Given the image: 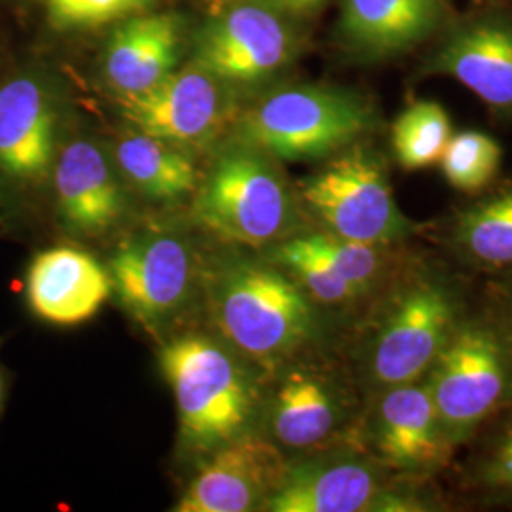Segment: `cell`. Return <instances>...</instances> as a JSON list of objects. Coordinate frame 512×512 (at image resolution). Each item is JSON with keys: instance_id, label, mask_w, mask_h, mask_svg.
Returning <instances> with one entry per match:
<instances>
[{"instance_id": "6da1fadb", "label": "cell", "mask_w": 512, "mask_h": 512, "mask_svg": "<svg viewBox=\"0 0 512 512\" xmlns=\"http://www.w3.org/2000/svg\"><path fill=\"white\" fill-rule=\"evenodd\" d=\"M202 291L217 336L262 372L274 374L321 336L319 306L266 256L213 260Z\"/></svg>"}, {"instance_id": "7a4b0ae2", "label": "cell", "mask_w": 512, "mask_h": 512, "mask_svg": "<svg viewBox=\"0 0 512 512\" xmlns=\"http://www.w3.org/2000/svg\"><path fill=\"white\" fill-rule=\"evenodd\" d=\"M158 359L186 450L205 456L255 431L262 406L256 372L222 338L188 330L169 338Z\"/></svg>"}, {"instance_id": "3957f363", "label": "cell", "mask_w": 512, "mask_h": 512, "mask_svg": "<svg viewBox=\"0 0 512 512\" xmlns=\"http://www.w3.org/2000/svg\"><path fill=\"white\" fill-rule=\"evenodd\" d=\"M461 296L444 275L401 279L372 315L357 348V372L370 395L427 376L463 317Z\"/></svg>"}, {"instance_id": "277c9868", "label": "cell", "mask_w": 512, "mask_h": 512, "mask_svg": "<svg viewBox=\"0 0 512 512\" xmlns=\"http://www.w3.org/2000/svg\"><path fill=\"white\" fill-rule=\"evenodd\" d=\"M192 220L226 245L268 251L298 234L302 211L277 160L238 141L220 154L198 184Z\"/></svg>"}, {"instance_id": "5b68a950", "label": "cell", "mask_w": 512, "mask_h": 512, "mask_svg": "<svg viewBox=\"0 0 512 512\" xmlns=\"http://www.w3.org/2000/svg\"><path fill=\"white\" fill-rule=\"evenodd\" d=\"M378 126L359 93L330 86H289L268 93L241 114L238 141L283 162L323 160Z\"/></svg>"}, {"instance_id": "8992f818", "label": "cell", "mask_w": 512, "mask_h": 512, "mask_svg": "<svg viewBox=\"0 0 512 512\" xmlns=\"http://www.w3.org/2000/svg\"><path fill=\"white\" fill-rule=\"evenodd\" d=\"M296 200L317 230L349 241L395 247L420 232L395 200L384 158L361 143L304 177Z\"/></svg>"}, {"instance_id": "52a82bcc", "label": "cell", "mask_w": 512, "mask_h": 512, "mask_svg": "<svg viewBox=\"0 0 512 512\" xmlns=\"http://www.w3.org/2000/svg\"><path fill=\"white\" fill-rule=\"evenodd\" d=\"M105 266L122 308L152 334L171 329L202 291V258L179 222L139 226L118 241Z\"/></svg>"}, {"instance_id": "ba28073f", "label": "cell", "mask_w": 512, "mask_h": 512, "mask_svg": "<svg viewBox=\"0 0 512 512\" xmlns=\"http://www.w3.org/2000/svg\"><path fill=\"white\" fill-rule=\"evenodd\" d=\"M440 427L465 444L512 399V359L490 317H461L425 376Z\"/></svg>"}, {"instance_id": "9c48e42d", "label": "cell", "mask_w": 512, "mask_h": 512, "mask_svg": "<svg viewBox=\"0 0 512 512\" xmlns=\"http://www.w3.org/2000/svg\"><path fill=\"white\" fill-rule=\"evenodd\" d=\"M262 397L260 435L279 450L308 454L336 446L355 421V395L340 370L293 359L274 372Z\"/></svg>"}, {"instance_id": "30bf717a", "label": "cell", "mask_w": 512, "mask_h": 512, "mask_svg": "<svg viewBox=\"0 0 512 512\" xmlns=\"http://www.w3.org/2000/svg\"><path fill=\"white\" fill-rule=\"evenodd\" d=\"M61 105L37 74L0 86V203L31 202L50 181L61 150Z\"/></svg>"}, {"instance_id": "8fae6325", "label": "cell", "mask_w": 512, "mask_h": 512, "mask_svg": "<svg viewBox=\"0 0 512 512\" xmlns=\"http://www.w3.org/2000/svg\"><path fill=\"white\" fill-rule=\"evenodd\" d=\"M116 103L129 128L186 152L209 145L234 110L226 82L196 63L175 69L147 92L118 95Z\"/></svg>"}, {"instance_id": "7c38bea8", "label": "cell", "mask_w": 512, "mask_h": 512, "mask_svg": "<svg viewBox=\"0 0 512 512\" xmlns=\"http://www.w3.org/2000/svg\"><path fill=\"white\" fill-rule=\"evenodd\" d=\"M387 467L370 452L329 446L289 461L262 511H372L387 488Z\"/></svg>"}, {"instance_id": "4fadbf2b", "label": "cell", "mask_w": 512, "mask_h": 512, "mask_svg": "<svg viewBox=\"0 0 512 512\" xmlns=\"http://www.w3.org/2000/svg\"><path fill=\"white\" fill-rule=\"evenodd\" d=\"M361 433L366 452L403 476L437 473L454 448L425 378L374 393Z\"/></svg>"}, {"instance_id": "5bb4252c", "label": "cell", "mask_w": 512, "mask_h": 512, "mask_svg": "<svg viewBox=\"0 0 512 512\" xmlns=\"http://www.w3.org/2000/svg\"><path fill=\"white\" fill-rule=\"evenodd\" d=\"M296 55L293 27L274 8L239 4L211 21L196 46V65L226 84H255Z\"/></svg>"}, {"instance_id": "9a60e30c", "label": "cell", "mask_w": 512, "mask_h": 512, "mask_svg": "<svg viewBox=\"0 0 512 512\" xmlns=\"http://www.w3.org/2000/svg\"><path fill=\"white\" fill-rule=\"evenodd\" d=\"M287 463L274 442L258 431H249L205 454L175 511H262Z\"/></svg>"}, {"instance_id": "2e32d148", "label": "cell", "mask_w": 512, "mask_h": 512, "mask_svg": "<svg viewBox=\"0 0 512 512\" xmlns=\"http://www.w3.org/2000/svg\"><path fill=\"white\" fill-rule=\"evenodd\" d=\"M50 184L57 222L71 236L103 238L128 217V184L92 139L78 137L61 145Z\"/></svg>"}, {"instance_id": "e0dca14e", "label": "cell", "mask_w": 512, "mask_h": 512, "mask_svg": "<svg viewBox=\"0 0 512 512\" xmlns=\"http://www.w3.org/2000/svg\"><path fill=\"white\" fill-rule=\"evenodd\" d=\"M421 73L448 76L497 114L512 120V19L488 14L450 29Z\"/></svg>"}, {"instance_id": "ac0fdd59", "label": "cell", "mask_w": 512, "mask_h": 512, "mask_svg": "<svg viewBox=\"0 0 512 512\" xmlns=\"http://www.w3.org/2000/svg\"><path fill=\"white\" fill-rule=\"evenodd\" d=\"M112 296L109 270L95 256L71 245L40 251L25 277V298L40 321L76 327L93 319Z\"/></svg>"}, {"instance_id": "d6986e66", "label": "cell", "mask_w": 512, "mask_h": 512, "mask_svg": "<svg viewBox=\"0 0 512 512\" xmlns=\"http://www.w3.org/2000/svg\"><path fill=\"white\" fill-rule=\"evenodd\" d=\"M444 14V0H344L340 35L355 54L391 57L431 37Z\"/></svg>"}, {"instance_id": "ffe728a7", "label": "cell", "mask_w": 512, "mask_h": 512, "mask_svg": "<svg viewBox=\"0 0 512 512\" xmlns=\"http://www.w3.org/2000/svg\"><path fill=\"white\" fill-rule=\"evenodd\" d=\"M181 55L177 19L167 14L133 18L110 35L103 71L118 95L147 92L173 73Z\"/></svg>"}, {"instance_id": "44dd1931", "label": "cell", "mask_w": 512, "mask_h": 512, "mask_svg": "<svg viewBox=\"0 0 512 512\" xmlns=\"http://www.w3.org/2000/svg\"><path fill=\"white\" fill-rule=\"evenodd\" d=\"M112 160L124 183L148 202H181L200 184L198 167L186 150L139 129L120 135Z\"/></svg>"}, {"instance_id": "7402d4cb", "label": "cell", "mask_w": 512, "mask_h": 512, "mask_svg": "<svg viewBox=\"0 0 512 512\" xmlns=\"http://www.w3.org/2000/svg\"><path fill=\"white\" fill-rule=\"evenodd\" d=\"M450 243L471 266L512 272V184L456 213Z\"/></svg>"}, {"instance_id": "603a6c76", "label": "cell", "mask_w": 512, "mask_h": 512, "mask_svg": "<svg viewBox=\"0 0 512 512\" xmlns=\"http://www.w3.org/2000/svg\"><path fill=\"white\" fill-rule=\"evenodd\" d=\"M266 258L293 277L319 308H349L365 300L344 277L336 274L319 255L304 232L279 241L266 251Z\"/></svg>"}, {"instance_id": "cb8c5ba5", "label": "cell", "mask_w": 512, "mask_h": 512, "mask_svg": "<svg viewBox=\"0 0 512 512\" xmlns=\"http://www.w3.org/2000/svg\"><path fill=\"white\" fill-rule=\"evenodd\" d=\"M452 120L437 101H416L395 118L391 148L397 164L406 171H420L439 164L452 137Z\"/></svg>"}, {"instance_id": "d4e9b609", "label": "cell", "mask_w": 512, "mask_h": 512, "mask_svg": "<svg viewBox=\"0 0 512 512\" xmlns=\"http://www.w3.org/2000/svg\"><path fill=\"white\" fill-rule=\"evenodd\" d=\"M311 247L329 262L330 268L351 283L365 298L378 293L391 277V247L359 243L327 232H304Z\"/></svg>"}, {"instance_id": "484cf974", "label": "cell", "mask_w": 512, "mask_h": 512, "mask_svg": "<svg viewBox=\"0 0 512 512\" xmlns=\"http://www.w3.org/2000/svg\"><path fill=\"white\" fill-rule=\"evenodd\" d=\"M503 150L484 131H461L450 137L440 158L444 179L463 194H480L499 175Z\"/></svg>"}, {"instance_id": "4316f807", "label": "cell", "mask_w": 512, "mask_h": 512, "mask_svg": "<svg viewBox=\"0 0 512 512\" xmlns=\"http://www.w3.org/2000/svg\"><path fill=\"white\" fill-rule=\"evenodd\" d=\"M473 482L488 494L512 497V420L476 459Z\"/></svg>"}, {"instance_id": "83f0119b", "label": "cell", "mask_w": 512, "mask_h": 512, "mask_svg": "<svg viewBox=\"0 0 512 512\" xmlns=\"http://www.w3.org/2000/svg\"><path fill=\"white\" fill-rule=\"evenodd\" d=\"M145 0H48L52 16L61 23H101L126 14Z\"/></svg>"}, {"instance_id": "f1b7e54d", "label": "cell", "mask_w": 512, "mask_h": 512, "mask_svg": "<svg viewBox=\"0 0 512 512\" xmlns=\"http://www.w3.org/2000/svg\"><path fill=\"white\" fill-rule=\"evenodd\" d=\"M512 359V275L503 279L492 293L490 315Z\"/></svg>"}, {"instance_id": "f546056e", "label": "cell", "mask_w": 512, "mask_h": 512, "mask_svg": "<svg viewBox=\"0 0 512 512\" xmlns=\"http://www.w3.org/2000/svg\"><path fill=\"white\" fill-rule=\"evenodd\" d=\"M277 6L291 10V12H306L315 6H319L323 0H274Z\"/></svg>"}, {"instance_id": "4dcf8cb0", "label": "cell", "mask_w": 512, "mask_h": 512, "mask_svg": "<svg viewBox=\"0 0 512 512\" xmlns=\"http://www.w3.org/2000/svg\"><path fill=\"white\" fill-rule=\"evenodd\" d=\"M4 397H6V378H4V370L0 365V410L4 406Z\"/></svg>"}]
</instances>
